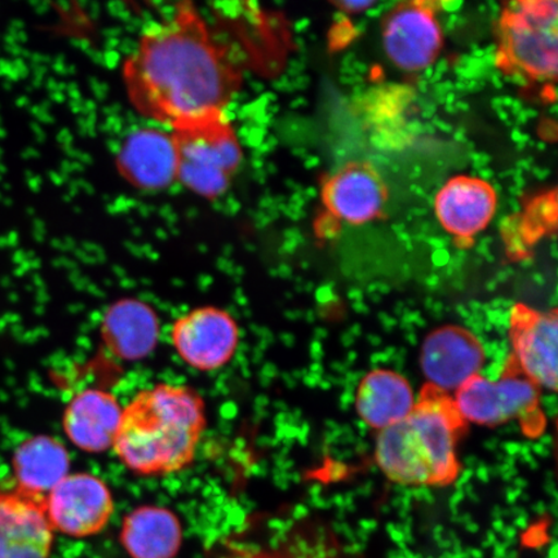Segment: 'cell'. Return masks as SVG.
<instances>
[{
  "label": "cell",
  "instance_id": "44dd1931",
  "mask_svg": "<svg viewBox=\"0 0 558 558\" xmlns=\"http://www.w3.org/2000/svg\"><path fill=\"white\" fill-rule=\"evenodd\" d=\"M556 193L543 195L530 202L525 213L521 216V233L525 241L534 242L543 234L556 229Z\"/></svg>",
  "mask_w": 558,
  "mask_h": 558
},
{
  "label": "cell",
  "instance_id": "ac0fdd59",
  "mask_svg": "<svg viewBox=\"0 0 558 558\" xmlns=\"http://www.w3.org/2000/svg\"><path fill=\"white\" fill-rule=\"evenodd\" d=\"M416 403L413 387L392 369H374L361 380L355 410L367 427L384 430L403 421Z\"/></svg>",
  "mask_w": 558,
  "mask_h": 558
},
{
  "label": "cell",
  "instance_id": "8992f818",
  "mask_svg": "<svg viewBox=\"0 0 558 558\" xmlns=\"http://www.w3.org/2000/svg\"><path fill=\"white\" fill-rule=\"evenodd\" d=\"M539 392L509 360L498 380L483 374L473 376L453 393L452 400L466 424L497 427L519 421L527 436H539L544 429Z\"/></svg>",
  "mask_w": 558,
  "mask_h": 558
},
{
  "label": "cell",
  "instance_id": "277c9868",
  "mask_svg": "<svg viewBox=\"0 0 558 558\" xmlns=\"http://www.w3.org/2000/svg\"><path fill=\"white\" fill-rule=\"evenodd\" d=\"M497 66L527 82L554 83L558 64V3L523 0L506 4L497 27Z\"/></svg>",
  "mask_w": 558,
  "mask_h": 558
},
{
  "label": "cell",
  "instance_id": "9c48e42d",
  "mask_svg": "<svg viewBox=\"0 0 558 558\" xmlns=\"http://www.w3.org/2000/svg\"><path fill=\"white\" fill-rule=\"evenodd\" d=\"M442 45L444 35L436 3H402L383 21L384 51L404 72L416 73L428 69L437 60Z\"/></svg>",
  "mask_w": 558,
  "mask_h": 558
},
{
  "label": "cell",
  "instance_id": "ba28073f",
  "mask_svg": "<svg viewBox=\"0 0 558 558\" xmlns=\"http://www.w3.org/2000/svg\"><path fill=\"white\" fill-rule=\"evenodd\" d=\"M171 343L185 365L213 373L233 360L240 345V327L229 312L199 306L174 319Z\"/></svg>",
  "mask_w": 558,
  "mask_h": 558
},
{
  "label": "cell",
  "instance_id": "ffe728a7",
  "mask_svg": "<svg viewBox=\"0 0 558 558\" xmlns=\"http://www.w3.org/2000/svg\"><path fill=\"white\" fill-rule=\"evenodd\" d=\"M16 490L45 499L70 471V456L58 438L40 435L21 444L12 459Z\"/></svg>",
  "mask_w": 558,
  "mask_h": 558
},
{
  "label": "cell",
  "instance_id": "6da1fadb",
  "mask_svg": "<svg viewBox=\"0 0 558 558\" xmlns=\"http://www.w3.org/2000/svg\"><path fill=\"white\" fill-rule=\"evenodd\" d=\"M122 74L138 113L171 131L227 114L243 82L239 62L192 3L146 27Z\"/></svg>",
  "mask_w": 558,
  "mask_h": 558
},
{
  "label": "cell",
  "instance_id": "30bf717a",
  "mask_svg": "<svg viewBox=\"0 0 558 558\" xmlns=\"http://www.w3.org/2000/svg\"><path fill=\"white\" fill-rule=\"evenodd\" d=\"M513 365L539 389H557V312L518 304L509 318Z\"/></svg>",
  "mask_w": 558,
  "mask_h": 558
},
{
  "label": "cell",
  "instance_id": "9a60e30c",
  "mask_svg": "<svg viewBox=\"0 0 558 558\" xmlns=\"http://www.w3.org/2000/svg\"><path fill=\"white\" fill-rule=\"evenodd\" d=\"M117 169L137 190H166L178 178L177 150L171 132L146 128L125 137L117 156Z\"/></svg>",
  "mask_w": 558,
  "mask_h": 558
},
{
  "label": "cell",
  "instance_id": "8fae6325",
  "mask_svg": "<svg viewBox=\"0 0 558 558\" xmlns=\"http://www.w3.org/2000/svg\"><path fill=\"white\" fill-rule=\"evenodd\" d=\"M485 364V349L476 335L460 326H444L425 338L421 366L427 386L456 393Z\"/></svg>",
  "mask_w": 558,
  "mask_h": 558
},
{
  "label": "cell",
  "instance_id": "603a6c76",
  "mask_svg": "<svg viewBox=\"0 0 558 558\" xmlns=\"http://www.w3.org/2000/svg\"><path fill=\"white\" fill-rule=\"evenodd\" d=\"M333 4L347 13H362L372 9L375 2H369V0H341V2H333Z\"/></svg>",
  "mask_w": 558,
  "mask_h": 558
},
{
  "label": "cell",
  "instance_id": "4fadbf2b",
  "mask_svg": "<svg viewBox=\"0 0 558 558\" xmlns=\"http://www.w3.org/2000/svg\"><path fill=\"white\" fill-rule=\"evenodd\" d=\"M497 205V192L487 181L457 177L437 193L435 211L446 232L466 246L490 225Z\"/></svg>",
  "mask_w": 558,
  "mask_h": 558
},
{
  "label": "cell",
  "instance_id": "5b68a950",
  "mask_svg": "<svg viewBox=\"0 0 558 558\" xmlns=\"http://www.w3.org/2000/svg\"><path fill=\"white\" fill-rule=\"evenodd\" d=\"M177 150L178 181L207 199L221 197L239 172L243 150L228 114L170 131Z\"/></svg>",
  "mask_w": 558,
  "mask_h": 558
},
{
  "label": "cell",
  "instance_id": "d6986e66",
  "mask_svg": "<svg viewBox=\"0 0 558 558\" xmlns=\"http://www.w3.org/2000/svg\"><path fill=\"white\" fill-rule=\"evenodd\" d=\"M121 543L131 558H173L183 546V526L169 508L142 506L125 515Z\"/></svg>",
  "mask_w": 558,
  "mask_h": 558
},
{
  "label": "cell",
  "instance_id": "7a4b0ae2",
  "mask_svg": "<svg viewBox=\"0 0 558 558\" xmlns=\"http://www.w3.org/2000/svg\"><path fill=\"white\" fill-rule=\"evenodd\" d=\"M206 427V404L197 390L157 384L123 408L113 450L136 476H169L194 462Z\"/></svg>",
  "mask_w": 558,
  "mask_h": 558
},
{
  "label": "cell",
  "instance_id": "e0dca14e",
  "mask_svg": "<svg viewBox=\"0 0 558 558\" xmlns=\"http://www.w3.org/2000/svg\"><path fill=\"white\" fill-rule=\"evenodd\" d=\"M101 335L104 344L118 359L142 361L157 347L159 319L155 310L142 300H118L105 313Z\"/></svg>",
  "mask_w": 558,
  "mask_h": 558
},
{
  "label": "cell",
  "instance_id": "3957f363",
  "mask_svg": "<svg viewBox=\"0 0 558 558\" xmlns=\"http://www.w3.org/2000/svg\"><path fill=\"white\" fill-rule=\"evenodd\" d=\"M465 427L452 397L425 386L413 411L379 432L376 465L397 485L449 486L459 476L458 444Z\"/></svg>",
  "mask_w": 558,
  "mask_h": 558
},
{
  "label": "cell",
  "instance_id": "52a82bcc",
  "mask_svg": "<svg viewBox=\"0 0 558 558\" xmlns=\"http://www.w3.org/2000/svg\"><path fill=\"white\" fill-rule=\"evenodd\" d=\"M53 532L85 539L100 534L116 511L113 494L100 477L69 473L44 500Z\"/></svg>",
  "mask_w": 558,
  "mask_h": 558
},
{
  "label": "cell",
  "instance_id": "7c38bea8",
  "mask_svg": "<svg viewBox=\"0 0 558 558\" xmlns=\"http://www.w3.org/2000/svg\"><path fill=\"white\" fill-rule=\"evenodd\" d=\"M44 500L0 492V558H50L54 532Z\"/></svg>",
  "mask_w": 558,
  "mask_h": 558
},
{
  "label": "cell",
  "instance_id": "5bb4252c",
  "mask_svg": "<svg viewBox=\"0 0 558 558\" xmlns=\"http://www.w3.org/2000/svg\"><path fill=\"white\" fill-rule=\"evenodd\" d=\"M388 201L380 174L366 163H352L325 180L323 202L331 218L362 226L378 219Z\"/></svg>",
  "mask_w": 558,
  "mask_h": 558
},
{
  "label": "cell",
  "instance_id": "7402d4cb",
  "mask_svg": "<svg viewBox=\"0 0 558 558\" xmlns=\"http://www.w3.org/2000/svg\"><path fill=\"white\" fill-rule=\"evenodd\" d=\"M222 558H318L316 555L299 554L294 549H267L256 547H235Z\"/></svg>",
  "mask_w": 558,
  "mask_h": 558
},
{
  "label": "cell",
  "instance_id": "2e32d148",
  "mask_svg": "<svg viewBox=\"0 0 558 558\" xmlns=\"http://www.w3.org/2000/svg\"><path fill=\"white\" fill-rule=\"evenodd\" d=\"M123 408L114 395L102 389H85L69 401L62 429L76 449L101 453L113 449Z\"/></svg>",
  "mask_w": 558,
  "mask_h": 558
}]
</instances>
